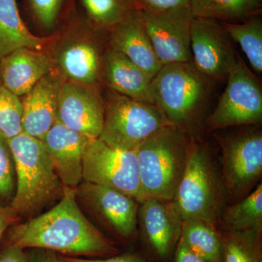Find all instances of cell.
Here are the masks:
<instances>
[{"label": "cell", "mask_w": 262, "mask_h": 262, "mask_svg": "<svg viewBox=\"0 0 262 262\" xmlns=\"http://www.w3.org/2000/svg\"><path fill=\"white\" fill-rule=\"evenodd\" d=\"M10 244L25 250L37 248L70 256H111L118 250L84 216L77 204L76 188L63 187L56 206L15 226Z\"/></svg>", "instance_id": "cell-1"}, {"label": "cell", "mask_w": 262, "mask_h": 262, "mask_svg": "<svg viewBox=\"0 0 262 262\" xmlns=\"http://www.w3.org/2000/svg\"><path fill=\"white\" fill-rule=\"evenodd\" d=\"M192 136L175 125L162 127L134 149L140 198L173 199L187 164Z\"/></svg>", "instance_id": "cell-2"}, {"label": "cell", "mask_w": 262, "mask_h": 262, "mask_svg": "<svg viewBox=\"0 0 262 262\" xmlns=\"http://www.w3.org/2000/svg\"><path fill=\"white\" fill-rule=\"evenodd\" d=\"M8 141L16 177V189L10 207L18 217L33 218L61 199L64 186L40 139L23 131Z\"/></svg>", "instance_id": "cell-3"}, {"label": "cell", "mask_w": 262, "mask_h": 262, "mask_svg": "<svg viewBox=\"0 0 262 262\" xmlns=\"http://www.w3.org/2000/svg\"><path fill=\"white\" fill-rule=\"evenodd\" d=\"M222 176L205 144L192 137L182 179L170 201L180 220L201 219L216 226L226 206Z\"/></svg>", "instance_id": "cell-4"}, {"label": "cell", "mask_w": 262, "mask_h": 262, "mask_svg": "<svg viewBox=\"0 0 262 262\" xmlns=\"http://www.w3.org/2000/svg\"><path fill=\"white\" fill-rule=\"evenodd\" d=\"M212 82L192 62L163 65L151 81L154 103L170 123L189 132L206 107Z\"/></svg>", "instance_id": "cell-5"}, {"label": "cell", "mask_w": 262, "mask_h": 262, "mask_svg": "<svg viewBox=\"0 0 262 262\" xmlns=\"http://www.w3.org/2000/svg\"><path fill=\"white\" fill-rule=\"evenodd\" d=\"M104 118L99 140L134 150L162 127L173 125L155 103L136 101L110 91L103 101Z\"/></svg>", "instance_id": "cell-6"}, {"label": "cell", "mask_w": 262, "mask_h": 262, "mask_svg": "<svg viewBox=\"0 0 262 262\" xmlns=\"http://www.w3.org/2000/svg\"><path fill=\"white\" fill-rule=\"evenodd\" d=\"M221 148L222 181L227 200L239 201L252 192L262 175L261 130L242 131L215 136Z\"/></svg>", "instance_id": "cell-7"}, {"label": "cell", "mask_w": 262, "mask_h": 262, "mask_svg": "<svg viewBox=\"0 0 262 262\" xmlns=\"http://www.w3.org/2000/svg\"><path fill=\"white\" fill-rule=\"evenodd\" d=\"M227 80L225 91L214 111L206 120L207 130L214 131L229 127L261 123V84L239 55Z\"/></svg>", "instance_id": "cell-8"}, {"label": "cell", "mask_w": 262, "mask_h": 262, "mask_svg": "<svg viewBox=\"0 0 262 262\" xmlns=\"http://www.w3.org/2000/svg\"><path fill=\"white\" fill-rule=\"evenodd\" d=\"M82 181L117 189L140 203L134 150L117 149L98 139H90L82 157Z\"/></svg>", "instance_id": "cell-9"}, {"label": "cell", "mask_w": 262, "mask_h": 262, "mask_svg": "<svg viewBox=\"0 0 262 262\" xmlns=\"http://www.w3.org/2000/svg\"><path fill=\"white\" fill-rule=\"evenodd\" d=\"M162 64L192 62L193 16L189 7L163 11H138Z\"/></svg>", "instance_id": "cell-10"}, {"label": "cell", "mask_w": 262, "mask_h": 262, "mask_svg": "<svg viewBox=\"0 0 262 262\" xmlns=\"http://www.w3.org/2000/svg\"><path fill=\"white\" fill-rule=\"evenodd\" d=\"M220 22L212 19L193 18L190 48L192 63L212 81L225 80L237 61L238 54Z\"/></svg>", "instance_id": "cell-11"}, {"label": "cell", "mask_w": 262, "mask_h": 262, "mask_svg": "<svg viewBox=\"0 0 262 262\" xmlns=\"http://www.w3.org/2000/svg\"><path fill=\"white\" fill-rule=\"evenodd\" d=\"M77 196L84 202L101 222L124 241L135 237L139 203L117 189L83 182L76 188Z\"/></svg>", "instance_id": "cell-12"}, {"label": "cell", "mask_w": 262, "mask_h": 262, "mask_svg": "<svg viewBox=\"0 0 262 262\" xmlns=\"http://www.w3.org/2000/svg\"><path fill=\"white\" fill-rule=\"evenodd\" d=\"M103 118V100L95 86L66 81L58 98L56 122L89 139H98Z\"/></svg>", "instance_id": "cell-13"}, {"label": "cell", "mask_w": 262, "mask_h": 262, "mask_svg": "<svg viewBox=\"0 0 262 262\" xmlns=\"http://www.w3.org/2000/svg\"><path fill=\"white\" fill-rule=\"evenodd\" d=\"M138 222L143 239L154 256L167 261L173 256L181 237L182 221L170 201L147 198L139 203Z\"/></svg>", "instance_id": "cell-14"}, {"label": "cell", "mask_w": 262, "mask_h": 262, "mask_svg": "<svg viewBox=\"0 0 262 262\" xmlns=\"http://www.w3.org/2000/svg\"><path fill=\"white\" fill-rule=\"evenodd\" d=\"M66 81L64 76L55 67L23 96L24 132L41 140L56 123L58 98Z\"/></svg>", "instance_id": "cell-15"}, {"label": "cell", "mask_w": 262, "mask_h": 262, "mask_svg": "<svg viewBox=\"0 0 262 262\" xmlns=\"http://www.w3.org/2000/svg\"><path fill=\"white\" fill-rule=\"evenodd\" d=\"M89 138L56 122L41 139L57 176L64 187L82 182V157Z\"/></svg>", "instance_id": "cell-16"}, {"label": "cell", "mask_w": 262, "mask_h": 262, "mask_svg": "<svg viewBox=\"0 0 262 262\" xmlns=\"http://www.w3.org/2000/svg\"><path fill=\"white\" fill-rule=\"evenodd\" d=\"M55 67L54 59L46 52L20 48L0 58L1 84L21 97Z\"/></svg>", "instance_id": "cell-17"}, {"label": "cell", "mask_w": 262, "mask_h": 262, "mask_svg": "<svg viewBox=\"0 0 262 262\" xmlns=\"http://www.w3.org/2000/svg\"><path fill=\"white\" fill-rule=\"evenodd\" d=\"M110 48L120 52L154 78L163 67L137 10L110 30Z\"/></svg>", "instance_id": "cell-18"}, {"label": "cell", "mask_w": 262, "mask_h": 262, "mask_svg": "<svg viewBox=\"0 0 262 262\" xmlns=\"http://www.w3.org/2000/svg\"><path fill=\"white\" fill-rule=\"evenodd\" d=\"M89 38L82 34L77 35L75 32L61 45L53 59L67 81L95 86L102 68L103 57Z\"/></svg>", "instance_id": "cell-19"}, {"label": "cell", "mask_w": 262, "mask_h": 262, "mask_svg": "<svg viewBox=\"0 0 262 262\" xmlns=\"http://www.w3.org/2000/svg\"><path fill=\"white\" fill-rule=\"evenodd\" d=\"M101 70L112 91L136 101L154 103L152 78L122 53L108 48L103 56Z\"/></svg>", "instance_id": "cell-20"}, {"label": "cell", "mask_w": 262, "mask_h": 262, "mask_svg": "<svg viewBox=\"0 0 262 262\" xmlns=\"http://www.w3.org/2000/svg\"><path fill=\"white\" fill-rule=\"evenodd\" d=\"M53 38L37 37L20 17L16 0H0V58L27 48L43 51Z\"/></svg>", "instance_id": "cell-21"}, {"label": "cell", "mask_w": 262, "mask_h": 262, "mask_svg": "<svg viewBox=\"0 0 262 262\" xmlns=\"http://www.w3.org/2000/svg\"><path fill=\"white\" fill-rule=\"evenodd\" d=\"M225 231L262 230V184L247 196L226 206L217 225Z\"/></svg>", "instance_id": "cell-22"}, {"label": "cell", "mask_w": 262, "mask_h": 262, "mask_svg": "<svg viewBox=\"0 0 262 262\" xmlns=\"http://www.w3.org/2000/svg\"><path fill=\"white\" fill-rule=\"evenodd\" d=\"M181 238L191 251L208 262H223V246L218 227L201 219L182 221Z\"/></svg>", "instance_id": "cell-23"}, {"label": "cell", "mask_w": 262, "mask_h": 262, "mask_svg": "<svg viewBox=\"0 0 262 262\" xmlns=\"http://www.w3.org/2000/svg\"><path fill=\"white\" fill-rule=\"evenodd\" d=\"M189 8L193 18L224 23L242 21L261 11V4L255 0H189Z\"/></svg>", "instance_id": "cell-24"}, {"label": "cell", "mask_w": 262, "mask_h": 262, "mask_svg": "<svg viewBox=\"0 0 262 262\" xmlns=\"http://www.w3.org/2000/svg\"><path fill=\"white\" fill-rule=\"evenodd\" d=\"M230 39L238 43L253 70L262 72V22L258 14L252 15L242 21L224 23Z\"/></svg>", "instance_id": "cell-25"}, {"label": "cell", "mask_w": 262, "mask_h": 262, "mask_svg": "<svg viewBox=\"0 0 262 262\" xmlns=\"http://www.w3.org/2000/svg\"><path fill=\"white\" fill-rule=\"evenodd\" d=\"M219 230L223 262H262V230Z\"/></svg>", "instance_id": "cell-26"}, {"label": "cell", "mask_w": 262, "mask_h": 262, "mask_svg": "<svg viewBox=\"0 0 262 262\" xmlns=\"http://www.w3.org/2000/svg\"><path fill=\"white\" fill-rule=\"evenodd\" d=\"M82 3L90 23L100 29L111 30L136 10L130 0H82Z\"/></svg>", "instance_id": "cell-27"}, {"label": "cell", "mask_w": 262, "mask_h": 262, "mask_svg": "<svg viewBox=\"0 0 262 262\" xmlns=\"http://www.w3.org/2000/svg\"><path fill=\"white\" fill-rule=\"evenodd\" d=\"M21 99L0 84V135L10 139L23 132Z\"/></svg>", "instance_id": "cell-28"}, {"label": "cell", "mask_w": 262, "mask_h": 262, "mask_svg": "<svg viewBox=\"0 0 262 262\" xmlns=\"http://www.w3.org/2000/svg\"><path fill=\"white\" fill-rule=\"evenodd\" d=\"M16 189L14 161L8 139L0 135V206H10Z\"/></svg>", "instance_id": "cell-29"}, {"label": "cell", "mask_w": 262, "mask_h": 262, "mask_svg": "<svg viewBox=\"0 0 262 262\" xmlns=\"http://www.w3.org/2000/svg\"><path fill=\"white\" fill-rule=\"evenodd\" d=\"M33 13L43 27H54L67 0H29Z\"/></svg>", "instance_id": "cell-30"}, {"label": "cell", "mask_w": 262, "mask_h": 262, "mask_svg": "<svg viewBox=\"0 0 262 262\" xmlns=\"http://www.w3.org/2000/svg\"><path fill=\"white\" fill-rule=\"evenodd\" d=\"M137 11H163L189 7V0H130Z\"/></svg>", "instance_id": "cell-31"}, {"label": "cell", "mask_w": 262, "mask_h": 262, "mask_svg": "<svg viewBox=\"0 0 262 262\" xmlns=\"http://www.w3.org/2000/svg\"><path fill=\"white\" fill-rule=\"evenodd\" d=\"M60 262H146L140 256L132 253H125L122 255H114L110 257L101 259H91L75 257V256H58Z\"/></svg>", "instance_id": "cell-32"}, {"label": "cell", "mask_w": 262, "mask_h": 262, "mask_svg": "<svg viewBox=\"0 0 262 262\" xmlns=\"http://www.w3.org/2000/svg\"><path fill=\"white\" fill-rule=\"evenodd\" d=\"M173 256V262H208L191 251L181 237Z\"/></svg>", "instance_id": "cell-33"}, {"label": "cell", "mask_w": 262, "mask_h": 262, "mask_svg": "<svg viewBox=\"0 0 262 262\" xmlns=\"http://www.w3.org/2000/svg\"><path fill=\"white\" fill-rule=\"evenodd\" d=\"M0 262H30L24 249L10 244L0 253Z\"/></svg>", "instance_id": "cell-34"}, {"label": "cell", "mask_w": 262, "mask_h": 262, "mask_svg": "<svg viewBox=\"0 0 262 262\" xmlns=\"http://www.w3.org/2000/svg\"><path fill=\"white\" fill-rule=\"evenodd\" d=\"M18 219V215L10 206H0V241L8 227Z\"/></svg>", "instance_id": "cell-35"}, {"label": "cell", "mask_w": 262, "mask_h": 262, "mask_svg": "<svg viewBox=\"0 0 262 262\" xmlns=\"http://www.w3.org/2000/svg\"><path fill=\"white\" fill-rule=\"evenodd\" d=\"M29 260L30 262H60L56 253L47 250H42V252L34 255V257L32 259L29 258Z\"/></svg>", "instance_id": "cell-36"}, {"label": "cell", "mask_w": 262, "mask_h": 262, "mask_svg": "<svg viewBox=\"0 0 262 262\" xmlns=\"http://www.w3.org/2000/svg\"><path fill=\"white\" fill-rule=\"evenodd\" d=\"M255 1L257 2V3H259V4H261V0H255Z\"/></svg>", "instance_id": "cell-37"}, {"label": "cell", "mask_w": 262, "mask_h": 262, "mask_svg": "<svg viewBox=\"0 0 262 262\" xmlns=\"http://www.w3.org/2000/svg\"><path fill=\"white\" fill-rule=\"evenodd\" d=\"M0 84H1V80H0Z\"/></svg>", "instance_id": "cell-38"}]
</instances>
